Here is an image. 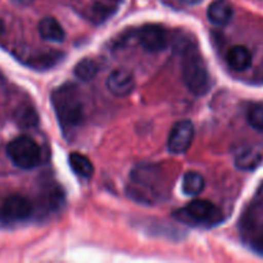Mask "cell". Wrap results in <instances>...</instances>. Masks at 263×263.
Instances as JSON below:
<instances>
[{
    "label": "cell",
    "mask_w": 263,
    "mask_h": 263,
    "mask_svg": "<svg viewBox=\"0 0 263 263\" xmlns=\"http://www.w3.org/2000/svg\"><path fill=\"white\" fill-rule=\"evenodd\" d=\"M14 3H17V4H22V5H27L30 4V3H32L33 0H13Z\"/></svg>",
    "instance_id": "20"
},
{
    "label": "cell",
    "mask_w": 263,
    "mask_h": 263,
    "mask_svg": "<svg viewBox=\"0 0 263 263\" xmlns=\"http://www.w3.org/2000/svg\"><path fill=\"white\" fill-rule=\"evenodd\" d=\"M69 166L73 170L76 175L84 179H90L94 175V164L91 163L89 158L84 154L72 153L69 154Z\"/></svg>",
    "instance_id": "14"
},
{
    "label": "cell",
    "mask_w": 263,
    "mask_h": 263,
    "mask_svg": "<svg viewBox=\"0 0 263 263\" xmlns=\"http://www.w3.org/2000/svg\"><path fill=\"white\" fill-rule=\"evenodd\" d=\"M99 72V64L95 59L84 58L74 66V74L82 81H90Z\"/></svg>",
    "instance_id": "16"
},
{
    "label": "cell",
    "mask_w": 263,
    "mask_h": 263,
    "mask_svg": "<svg viewBox=\"0 0 263 263\" xmlns=\"http://www.w3.org/2000/svg\"><path fill=\"white\" fill-rule=\"evenodd\" d=\"M39 33L44 40L51 41V43H62L66 37V32L62 25L53 17H45L40 21Z\"/></svg>",
    "instance_id": "12"
},
{
    "label": "cell",
    "mask_w": 263,
    "mask_h": 263,
    "mask_svg": "<svg viewBox=\"0 0 263 263\" xmlns=\"http://www.w3.org/2000/svg\"><path fill=\"white\" fill-rule=\"evenodd\" d=\"M179 2L184 3V4H187V5H195V4H199L202 0H179Z\"/></svg>",
    "instance_id": "19"
},
{
    "label": "cell",
    "mask_w": 263,
    "mask_h": 263,
    "mask_svg": "<svg viewBox=\"0 0 263 263\" xmlns=\"http://www.w3.org/2000/svg\"><path fill=\"white\" fill-rule=\"evenodd\" d=\"M254 246H256V249L258 252H262L263 253V238H261V239H258V240L256 241V244H254Z\"/></svg>",
    "instance_id": "18"
},
{
    "label": "cell",
    "mask_w": 263,
    "mask_h": 263,
    "mask_svg": "<svg viewBox=\"0 0 263 263\" xmlns=\"http://www.w3.org/2000/svg\"><path fill=\"white\" fill-rule=\"evenodd\" d=\"M182 79L195 95H204L211 89V76L202 54L197 48H187L182 57Z\"/></svg>",
    "instance_id": "3"
},
{
    "label": "cell",
    "mask_w": 263,
    "mask_h": 263,
    "mask_svg": "<svg viewBox=\"0 0 263 263\" xmlns=\"http://www.w3.org/2000/svg\"><path fill=\"white\" fill-rule=\"evenodd\" d=\"M228 64L234 69V71L243 72L248 69L252 64V53L248 48L243 45L233 46L228 51L226 55Z\"/></svg>",
    "instance_id": "11"
},
{
    "label": "cell",
    "mask_w": 263,
    "mask_h": 263,
    "mask_svg": "<svg viewBox=\"0 0 263 263\" xmlns=\"http://www.w3.org/2000/svg\"><path fill=\"white\" fill-rule=\"evenodd\" d=\"M194 139V126L190 121H179L171 128L168 138V149L174 154L186 153Z\"/></svg>",
    "instance_id": "7"
},
{
    "label": "cell",
    "mask_w": 263,
    "mask_h": 263,
    "mask_svg": "<svg viewBox=\"0 0 263 263\" xmlns=\"http://www.w3.org/2000/svg\"><path fill=\"white\" fill-rule=\"evenodd\" d=\"M107 87L116 97H127L135 89V79L126 68H116L107 79Z\"/></svg>",
    "instance_id": "9"
},
{
    "label": "cell",
    "mask_w": 263,
    "mask_h": 263,
    "mask_svg": "<svg viewBox=\"0 0 263 263\" xmlns=\"http://www.w3.org/2000/svg\"><path fill=\"white\" fill-rule=\"evenodd\" d=\"M204 189V177L199 172L190 171L184 175L182 179V192L186 195L194 197L202 193Z\"/></svg>",
    "instance_id": "15"
},
{
    "label": "cell",
    "mask_w": 263,
    "mask_h": 263,
    "mask_svg": "<svg viewBox=\"0 0 263 263\" xmlns=\"http://www.w3.org/2000/svg\"><path fill=\"white\" fill-rule=\"evenodd\" d=\"M3 32H4V25H3V22L0 21V36H2Z\"/></svg>",
    "instance_id": "21"
},
{
    "label": "cell",
    "mask_w": 263,
    "mask_h": 263,
    "mask_svg": "<svg viewBox=\"0 0 263 263\" xmlns=\"http://www.w3.org/2000/svg\"><path fill=\"white\" fill-rule=\"evenodd\" d=\"M208 20L216 26H226L234 17L233 4L228 0H215L208 7Z\"/></svg>",
    "instance_id": "10"
},
{
    "label": "cell",
    "mask_w": 263,
    "mask_h": 263,
    "mask_svg": "<svg viewBox=\"0 0 263 263\" xmlns=\"http://www.w3.org/2000/svg\"><path fill=\"white\" fill-rule=\"evenodd\" d=\"M220 210L210 200L195 199L176 212V218L189 225H202L220 220Z\"/></svg>",
    "instance_id": "5"
},
{
    "label": "cell",
    "mask_w": 263,
    "mask_h": 263,
    "mask_svg": "<svg viewBox=\"0 0 263 263\" xmlns=\"http://www.w3.org/2000/svg\"><path fill=\"white\" fill-rule=\"evenodd\" d=\"M51 103L64 133H71L84 120V108L77 87L66 84L57 87L51 94Z\"/></svg>",
    "instance_id": "1"
},
{
    "label": "cell",
    "mask_w": 263,
    "mask_h": 263,
    "mask_svg": "<svg viewBox=\"0 0 263 263\" xmlns=\"http://www.w3.org/2000/svg\"><path fill=\"white\" fill-rule=\"evenodd\" d=\"M139 43L146 51L158 53L168 46L170 33L161 25H145L139 31Z\"/></svg>",
    "instance_id": "6"
},
{
    "label": "cell",
    "mask_w": 263,
    "mask_h": 263,
    "mask_svg": "<svg viewBox=\"0 0 263 263\" xmlns=\"http://www.w3.org/2000/svg\"><path fill=\"white\" fill-rule=\"evenodd\" d=\"M162 171L153 164H141L131 174V187L128 194L140 203H156L163 194Z\"/></svg>",
    "instance_id": "2"
},
{
    "label": "cell",
    "mask_w": 263,
    "mask_h": 263,
    "mask_svg": "<svg viewBox=\"0 0 263 263\" xmlns=\"http://www.w3.org/2000/svg\"><path fill=\"white\" fill-rule=\"evenodd\" d=\"M32 213V204L22 195H10L2 205L3 217L10 221H22Z\"/></svg>",
    "instance_id": "8"
},
{
    "label": "cell",
    "mask_w": 263,
    "mask_h": 263,
    "mask_svg": "<svg viewBox=\"0 0 263 263\" xmlns=\"http://www.w3.org/2000/svg\"><path fill=\"white\" fill-rule=\"evenodd\" d=\"M7 153L13 164L22 170H32L40 164L41 152L36 141L27 135L13 139L7 146Z\"/></svg>",
    "instance_id": "4"
},
{
    "label": "cell",
    "mask_w": 263,
    "mask_h": 263,
    "mask_svg": "<svg viewBox=\"0 0 263 263\" xmlns=\"http://www.w3.org/2000/svg\"><path fill=\"white\" fill-rule=\"evenodd\" d=\"M248 122L256 130L263 131V104L256 103L252 104L248 109Z\"/></svg>",
    "instance_id": "17"
},
{
    "label": "cell",
    "mask_w": 263,
    "mask_h": 263,
    "mask_svg": "<svg viewBox=\"0 0 263 263\" xmlns=\"http://www.w3.org/2000/svg\"><path fill=\"white\" fill-rule=\"evenodd\" d=\"M263 153L259 149L247 148L238 154L235 159V164L238 168L244 171H253L262 163Z\"/></svg>",
    "instance_id": "13"
}]
</instances>
